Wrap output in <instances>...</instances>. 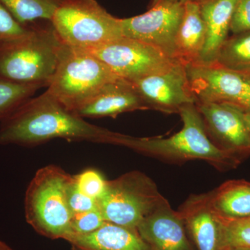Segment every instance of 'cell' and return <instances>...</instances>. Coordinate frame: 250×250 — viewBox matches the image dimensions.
Wrapping results in <instances>:
<instances>
[{"mask_svg":"<svg viewBox=\"0 0 250 250\" xmlns=\"http://www.w3.org/2000/svg\"><path fill=\"white\" fill-rule=\"evenodd\" d=\"M0 121V146L33 147L57 139L110 144L114 134L69 111L47 91Z\"/></svg>","mask_w":250,"mask_h":250,"instance_id":"6da1fadb","label":"cell"},{"mask_svg":"<svg viewBox=\"0 0 250 250\" xmlns=\"http://www.w3.org/2000/svg\"><path fill=\"white\" fill-rule=\"evenodd\" d=\"M179 114L183 126L170 137L138 138L115 132L111 144L173 164L204 161L224 172L236 168L241 164V161L219 148L211 141L196 104L183 106Z\"/></svg>","mask_w":250,"mask_h":250,"instance_id":"7a4b0ae2","label":"cell"},{"mask_svg":"<svg viewBox=\"0 0 250 250\" xmlns=\"http://www.w3.org/2000/svg\"><path fill=\"white\" fill-rule=\"evenodd\" d=\"M64 47L52 23L36 24L27 37L0 49V77L22 84L48 87Z\"/></svg>","mask_w":250,"mask_h":250,"instance_id":"3957f363","label":"cell"},{"mask_svg":"<svg viewBox=\"0 0 250 250\" xmlns=\"http://www.w3.org/2000/svg\"><path fill=\"white\" fill-rule=\"evenodd\" d=\"M72 176L54 165L39 169L26 190L24 210L27 222L38 233L52 238L72 234V213L67 190Z\"/></svg>","mask_w":250,"mask_h":250,"instance_id":"277c9868","label":"cell"},{"mask_svg":"<svg viewBox=\"0 0 250 250\" xmlns=\"http://www.w3.org/2000/svg\"><path fill=\"white\" fill-rule=\"evenodd\" d=\"M120 78L87 49L65 45L46 91L74 112L102 87Z\"/></svg>","mask_w":250,"mask_h":250,"instance_id":"5b68a950","label":"cell"},{"mask_svg":"<svg viewBox=\"0 0 250 250\" xmlns=\"http://www.w3.org/2000/svg\"><path fill=\"white\" fill-rule=\"evenodd\" d=\"M50 22L70 47L91 49L123 37L121 19L95 0H62Z\"/></svg>","mask_w":250,"mask_h":250,"instance_id":"8992f818","label":"cell"},{"mask_svg":"<svg viewBox=\"0 0 250 250\" xmlns=\"http://www.w3.org/2000/svg\"><path fill=\"white\" fill-rule=\"evenodd\" d=\"M164 198L152 179L132 171L108 181L98 209L106 223L136 230Z\"/></svg>","mask_w":250,"mask_h":250,"instance_id":"52a82bcc","label":"cell"},{"mask_svg":"<svg viewBox=\"0 0 250 250\" xmlns=\"http://www.w3.org/2000/svg\"><path fill=\"white\" fill-rule=\"evenodd\" d=\"M87 50L103 61L117 76L130 82L181 62L152 45L126 37Z\"/></svg>","mask_w":250,"mask_h":250,"instance_id":"ba28073f","label":"cell"},{"mask_svg":"<svg viewBox=\"0 0 250 250\" xmlns=\"http://www.w3.org/2000/svg\"><path fill=\"white\" fill-rule=\"evenodd\" d=\"M186 67L197 103H227L250 112V74L217 63L189 64Z\"/></svg>","mask_w":250,"mask_h":250,"instance_id":"9c48e42d","label":"cell"},{"mask_svg":"<svg viewBox=\"0 0 250 250\" xmlns=\"http://www.w3.org/2000/svg\"><path fill=\"white\" fill-rule=\"evenodd\" d=\"M184 12V5L161 4L149 8L145 14L121 19L123 37L146 42L178 61L176 37Z\"/></svg>","mask_w":250,"mask_h":250,"instance_id":"30bf717a","label":"cell"},{"mask_svg":"<svg viewBox=\"0 0 250 250\" xmlns=\"http://www.w3.org/2000/svg\"><path fill=\"white\" fill-rule=\"evenodd\" d=\"M131 82L149 109L179 113L183 106L197 103L190 87L187 67L182 62Z\"/></svg>","mask_w":250,"mask_h":250,"instance_id":"8fae6325","label":"cell"},{"mask_svg":"<svg viewBox=\"0 0 250 250\" xmlns=\"http://www.w3.org/2000/svg\"><path fill=\"white\" fill-rule=\"evenodd\" d=\"M207 134L215 146L243 162L250 156V136L243 110L227 103H198Z\"/></svg>","mask_w":250,"mask_h":250,"instance_id":"7c38bea8","label":"cell"},{"mask_svg":"<svg viewBox=\"0 0 250 250\" xmlns=\"http://www.w3.org/2000/svg\"><path fill=\"white\" fill-rule=\"evenodd\" d=\"M136 231L152 250H192L178 210L165 197Z\"/></svg>","mask_w":250,"mask_h":250,"instance_id":"4fadbf2b","label":"cell"},{"mask_svg":"<svg viewBox=\"0 0 250 250\" xmlns=\"http://www.w3.org/2000/svg\"><path fill=\"white\" fill-rule=\"evenodd\" d=\"M178 212L197 250H223V223L212 207L209 192L190 195Z\"/></svg>","mask_w":250,"mask_h":250,"instance_id":"5bb4252c","label":"cell"},{"mask_svg":"<svg viewBox=\"0 0 250 250\" xmlns=\"http://www.w3.org/2000/svg\"><path fill=\"white\" fill-rule=\"evenodd\" d=\"M130 81L118 78L102 87L74 113L81 118H116L126 112L148 110Z\"/></svg>","mask_w":250,"mask_h":250,"instance_id":"9a60e30c","label":"cell"},{"mask_svg":"<svg viewBox=\"0 0 250 250\" xmlns=\"http://www.w3.org/2000/svg\"><path fill=\"white\" fill-rule=\"evenodd\" d=\"M239 0H208L200 3L206 29L205 47L197 63L214 64L229 38L233 11Z\"/></svg>","mask_w":250,"mask_h":250,"instance_id":"2e32d148","label":"cell"},{"mask_svg":"<svg viewBox=\"0 0 250 250\" xmlns=\"http://www.w3.org/2000/svg\"><path fill=\"white\" fill-rule=\"evenodd\" d=\"M81 250H152L136 230L106 223L93 233L65 238Z\"/></svg>","mask_w":250,"mask_h":250,"instance_id":"e0dca14e","label":"cell"},{"mask_svg":"<svg viewBox=\"0 0 250 250\" xmlns=\"http://www.w3.org/2000/svg\"><path fill=\"white\" fill-rule=\"evenodd\" d=\"M206 29L200 4L189 1L184 4V12L176 37V57L187 65L197 63L205 47Z\"/></svg>","mask_w":250,"mask_h":250,"instance_id":"ac0fdd59","label":"cell"},{"mask_svg":"<svg viewBox=\"0 0 250 250\" xmlns=\"http://www.w3.org/2000/svg\"><path fill=\"white\" fill-rule=\"evenodd\" d=\"M210 202L219 218L226 221L250 218V182L234 179L209 192Z\"/></svg>","mask_w":250,"mask_h":250,"instance_id":"d6986e66","label":"cell"},{"mask_svg":"<svg viewBox=\"0 0 250 250\" xmlns=\"http://www.w3.org/2000/svg\"><path fill=\"white\" fill-rule=\"evenodd\" d=\"M62 0H0L16 20L32 26L39 20L51 22Z\"/></svg>","mask_w":250,"mask_h":250,"instance_id":"ffe728a7","label":"cell"},{"mask_svg":"<svg viewBox=\"0 0 250 250\" xmlns=\"http://www.w3.org/2000/svg\"><path fill=\"white\" fill-rule=\"evenodd\" d=\"M215 63L234 71L250 74V31L229 36Z\"/></svg>","mask_w":250,"mask_h":250,"instance_id":"44dd1931","label":"cell"},{"mask_svg":"<svg viewBox=\"0 0 250 250\" xmlns=\"http://www.w3.org/2000/svg\"><path fill=\"white\" fill-rule=\"evenodd\" d=\"M41 88V85L22 84L0 77V121Z\"/></svg>","mask_w":250,"mask_h":250,"instance_id":"7402d4cb","label":"cell"},{"mask_svg":"<svg viewBox=\"0 0 250 250\" xmlns=\"http://www.w3.org/2000/svg\"><path fill=\"white\" fill-rule=\"evenodd\" d=\"M36 24L23 25L0 1V49L27 37L34 31Z\"/></svg>","mask_w":250,"mask_h":250,"instance_id":"603a6c76","label":"cell"},{"mask_svg":"<svg viewBox=\"0 0 250 250\" xmlns=\"http://www.w3.org/2000/svg\"><path fill=\"white\" fill-rule=\"evenodd\" d=\"M223 223V250L228 248L250 249V218Z\"/></svg>","mask_w":250,"mask_h":250,"instance_id":"cb8c5ba5","label":"cell"},{"mask_svg":"<svg viewBox=\"0 0 250 250\" xmlns=\"http://www.w3.org/2000/svg\"><path fill=\"white\" fill-rule=\"evenodd\" d=\"M74 181L81 192L98 200L106 190L108 180L95 169H87L73 176Z\"/></svg>","mask_w":250,"mask_h":250,"instance_id":"d4e9b609","label":"cell"},{"mask_svg":"<svg viewBox=\"0 0 250 250\" xmlns=\"http://www.w3.org/2000/svg\"><path fill=\"white\" fill-rule=\"evenodd\" d=\"M106 223L98 208L74 215L71 221L72 234L85 235L93 233Z\"/></svg>","mask_w":250,"mask_h":250,"instance_id":"484cf974","label":"cell"},{"mask_svg":"<svg viewBox=\"0 0 250 250\" xmlns=\"http://www.w3.org/2000/svg\"><path fill=\"white\" fill-rule=\"evenodd\" d=\"M67 203L73 215L98 208V200L81 192L75 183L73 176L67 190Z\"/></svg>","mask_w":250,"mask_h":250,"instance_id":"4316f807","label":"cell"},{"mask_svg":"<svg viewBox=\"0 0 250 250\" xmlns=\"http://www.w3.org/2000/svg\"><path fill=\"white\" fill-rule=\"evenodd\" d=\"M250 31V0H239L237 4L230 24L233 34Z\"/></svg>","mask_w":250,"mask_h":250,"instance_id":"83f0119b","label":"cell"},{"mask_svg":"<svg viewBox=\"0 0 250 250\" xmlns=\"http://www.w3.org/2000/svg\"><path fill=\"white\" fill-rule=\"evenodd\" d=\"M189 1H195V0H152L149 4V8L154 7L161 4H177L184 5Z\"/></svg>","mask_w":250,"mask_h":250,"instance_id":"f1b7e54d","label":"cell"},{"mask_svg":"<svg viewBox=\"0 0 250 250\" xmlns=\"http://www.w3.org/2000/svg\"><path fill=\"white\" fill-rule=\"evenodd\" d=\"M243 112L245 121H246L247 126H248V131H249V134L250 136V112L244 111H243Z\"/></svg>","mask_w":250,"mask_h":250,"instance_id":"f546056e","label":"cell"},{"mask_svg":"<svg viewBox=\"0 0 250 250\" xmlns=\"http://www.w3.org/2000/svg\"><path fill=\"white\" fill-rule=\"evenodd\" d=\"M0 250H14L4 242L0 241Z\"/></svg>","mask_w":250,"mask_h":250,"instance_id":"4dcf8cb0","label":"cell"},{"mask_svg":"<svg viewBox=\"0 0 250 250\" xmlns=\"http://www.w3.org/2000/svg\"><path fill=\"white\" fill-rule=\"evenodd\" d=\"M225 250H250L249 248H228Z\"/></svg>","mask_w":250,"mask_h":250,"instance_id":"1f68e13d","label":"cell"},{"mask_svg":"<svg viewBox=\"0 0 250 250\" xmlns=\"http://www.w3.org/2000/svg\"><path fill=\"white\" fill-rule=\"evenodd\" d=\"M208 1V0H195V1L196 2H198L199 4H200V3L204 2V1Z\"/></svg>","mask_w":250,"mask_h":250,"instance_id":"d6a6232c","label":"cell"},{"mask_svg":"<svg viewBox=\"0 0 250 250\" xmlns=\"http://www.w3.org/2000/svg\"><path fill=\"white\" fill-rule=\"evenodd\" d=\"M72 250H81L77 249V248H75V247H72Z\"/></svg>","mask_w":250,"mask_h":250,"instance_id":"836d02e7","label":"cell"}]
</instances>
